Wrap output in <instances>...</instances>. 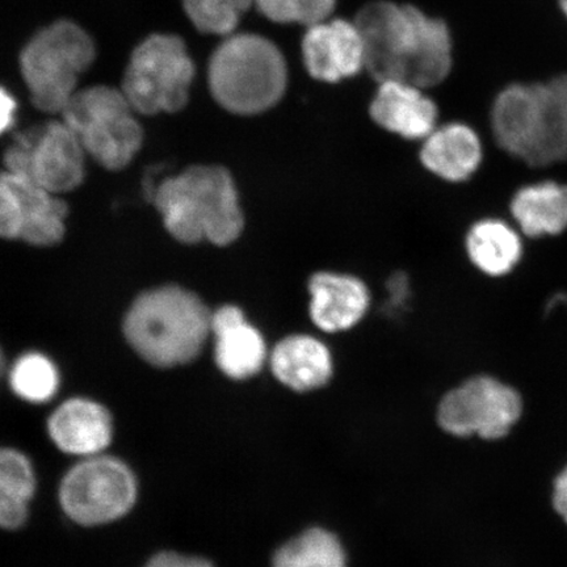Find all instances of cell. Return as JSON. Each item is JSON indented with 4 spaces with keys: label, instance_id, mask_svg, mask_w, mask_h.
<instances>
[{
    "label": "cell",
    "instance_id": "obj_1",
    "mask_svg": "<svg viewBox=\"0 0 567 567\" xmlns=\"http://www.w3.org/2000/svg\"><path fill=\"white\" fill-rule=\"evenodd\" d=\"M365 68L379 83L401 82L434 87L450 75L452 40L443 20L413 6L372 2L358 13Z\"/></svg>",
    "mask_w": 567,
    "mask_h": 567
},
{
    "label": "cell",
    "instance_id": "obj_2",
    "mask_svg": "<svg viewBox=\"0 0 567 567\" xmlns=\"http://www.w3.org/2000/svg\"><path fill=\"white\" fill-rule=\"evenodd\" d=\"M154 202L168 233L183 244L226 246L244 229L236 184L223 167L195 166L168 177Z\"/></svg>",
    "mask_w": 567,
    "mask_h": 567
},
{
    "label": "cell",
    "instance_id": "obj_3",
    "mask_svg": "<svg viewBox=\"0 0 567 567\" xmlns=\"http://www.w3.org/2000/svg\"><path fill=\"white\" fill-rule=\"evenodd\" d=\"M212 313L198 297L163 287L138 297L125 318V336L142 358L157 367L187 364L212 334Z\"/></svg>",
    "mask_w": 567,
    "mask_h": 567
},
{
    "label": "cell",
    "instance_id": "obj_4",
    "mask_svg": "<svg viewBox=\"0 0 567 567\" xmlns=\"http://www.w3.org/2000/svg\"><path fill=\"white\" fill-rule=\"evenodd\" d=\"M208 81L213 97L225 110L257 115L280 102L287 89V63L264 35L233 33L213 53Z\"/></svg>",
    "mask_w": 567,
    "mask_h": 567
},
{
    "label": "cell",
    "instance_id": "obj_5",
    "mask_svg": "<svg viewBox=\"0 0 567 567\" xmlns=\"http://www.w3.org/2000/svg\"><path fill=\"white\" fill-rule=\"evenodd\" d=\"M492 124L499 146L532 167L567 159V123L549 82L503 90L493 106Z\"/></svg>",
    "mask_w": 567,
    "mask_h": 567
},
{
    "label": "cell",
    "instance_id": "obj_6",
    "mask_svg": "<svg viewBox=\"0 0 567 567\" xmlns=\"http://www.w3.org/2000/svg\"><path fill=\"white\" fill-rule=\"evenodd\" d=\"M95 55L94 41L71 21H56L35 34L20 54L21 74L33 104L48 113H61Z\"/></svg>",
    "mask_w": 567,
    "mask_h": 567
},
{
    "label": "cell",
    "instance_id": "obj_7",
    "mask_svg": "<svg viewBox=\"0 0 567 567\" xmlns=\"http://www.w3.org/2000/svg\"><path fill=\"white\" fill-rule=\"evenodd\" d=\"M134 113L122 90L96 86L76 91L61 115L84 152L117 172L130 165L144 140Z\"/></svg>",
    "mask_w": 567,
    "mask_h": 567
},
{
    "label": "cell",
    "instance_id": "obj_8",
    "mask_svg": "<svg viewBox=\"0 0 567 567\" xmlns=\"http://www.w3.org/2000/svg\"><path fill=\"white\" fill-rule=\"evenodd\" d=\"M194 78L184 41L174 34H152L133 52L122 91L141 115L175 113L187 105Z\"/></svg>",
    "mask_w": 567,
    "mask_h": 567
},
{
    "label": "cell",
    "instance_id": "obj_9",
    "mask_svg": "<svg viewBox=\"0 0 567 567\" xmlns=\"http://www.w3.org/2000/svg\"><path fill=\"white\" fill-rule=\"evenodd\" d=\"M86 152L62 122L19 134L4 155L7 172L27 177L54 195L70 193L84 179Z\"/></svg>",
    "mask_w": 567,
    "mask_h": 567
},
{
    "label": "cell",
    "instance_id": "obj_10",
    "mask_svg": "<svg viewBox=\"0 0 567 567\" xmlns=\"http://www.w3.org/2000/svg\"><path fill=\"white\" fill-rule=\"evenodd\" d=\"M136 478L113 457L91 456L63 478L60 492L65 513L82 526H99L124 516L136 502Z\"/></svg>",
    "mask_w": 567,
    "mask_h": 567
},
{
    "label": "cell",
    "instance_id": "obj_11",
    "mask_svg": "<svg viewBox=\"0 0 567 567\" xmlns=\"http://www.w3.org/2000/svg\"><path fill=\"white\" fill-rule=\"evenodd\" d=\"M522 411V399L516 390L480 375L444 396L437 421L455 436L501 439L519 421Z\"/></svg>",
    "mask_w": 567,
    "mask_h": 567
},
{
    "label": "cell",
    "instance_id": "obj_12",
    "mask_svg": "<svg viewBox=\"0 0 567 567\" xmlns=\"http://www.w3.org/2000/svg\"><path fill=\"white\" fill-rule=\"evenodd\" d=\"M68 205L27 177L0 174V237L47 247L65 234Z\"/></svg>",
    "mask_w": 567,
    "mask_h": 567
},
{
    "label": "cell",
    "instance_id": "obj_13",
    "mask_svg": "<svg viewBox=\"0 0 567 567\" xmlns=\"http://www.w3.org/2000/svg\"><path fill=\"white\" fill-rule=\"evenodd\" d=\"M305 68L315 80L336 83L365 68V48L357 23L323 20L308 27L302 40Z\"/></svg>",
    "mask_w": 567,
    "mask_h": 567
},
{
    "label": "cell",
    "instance_id": "obj_14",
    "mask_svg": "<svg viewBox=\"0 0 567 567\" xmlns=\"http://www.w3.org/2000/svg\"><path fill=\"white\" fill-rule=\"evenodd\" d=\"M219 370L234 380H245L264 367L267 347L264 337L247 322L243 310L224 307L212 316Z\"/></svg>",
    "mask_w": 567,
    "mask_h": 567
},
{
    "label": "cell",
    "instance_id": "obj_15",
    "mask_svg": "<svg viewBox=\"0 0 567 567\" xmlns=\"http://www.w3.org/2000/svg\"><path fill=\"white\" fill-rule=\"evenodd\" d=\"M371 116L384 130L401 137L424 140L436 127L437 109L413 84L381 82L371 104Z\"/></svg>",
    "mask_w": 567,
    "mask_h": 567
},
{
    "label": "cell",
    "instance_id": "obj_16",
    "mask_svg": "<svg viewBox=\"0 0 567 567\" xmlns=\"http://www.w3.org/2000/svg\"><path fill=\"white\" fill-rule=\"evenodd\" d=\"M49 435L70 455H101L112 439V421L103 406L89 400H70L54 411L48 423Z\"/></svg>",
    "mask_w": 567,
    "mask_h": 567
},
{
    "label": "cell",
    "instance_id": "obj_17",
    "mask_svg": "<svg viewBox=\"0 0 567 567\" xmlns=\"http://www.w3.org/2000/svg\"><path fill=\"white\" fill-rule=\"evenodd\" d=\"M310 317L319 329L338 332L351 329L370 307V292L353 276L317 274L309 281Z\"/></svg>",
    "mask_w": 567,
    "mask_h": 567
},
{
    "label": "cell",
    "instance_id": "obj_18",
    "mask_svg": "<svg viewBox=\"0 0 567 567\" xmlns=\"http://www.w3.org/2000/svg\"><path fill=\"white\" fill-rule=\"evenodd\" d=\"M421 158L431 173L445 181L463 182L477 172L481 141L470 126L446 124L424 138Z\"/></svg>",
    "mask_w": 567,
    "mask_h": 567
},
{
    "label": "cell",
    "instance_id": "obj_19",
    "mask_svg": "<svg viewBox=\"0 0 567 567\" xmlns=\"http://www.w3.org/2000/svg\"><path fill=\"white\" fill-rule=\"evenodd\" d=\"M271 368L284 385L297 392H307L330 380L332 361L328 347L316 338L292 336L275 347Z\"/></svg>",
    "mask_w": 567,
    "mask_h": 567
},
{
    "label": "cell",
    "instance_id": "obj_20",
    "mask_svg": "<svg viewBox=\"0 0 567 567\" xmlns=\"http://www.w3.org/2000/svg\"><path fill=\"white\" fill-rule=\"evenodd\" d=\"M512 213L527 236H557L567 229V186L544 182L523 187L513 198Z\"/></svg>",
    "mask_w": 567,
    "mask_h": 567
},
{
    "label": "cell",
    "instance_id": "obj_21",
    "mask_svg": "<svg viewBox=\"0 0 567 567\" xmlns=\"http://www.w3.org/2000/svg\"><path fill=\"white\" fill-rule=\"evenodd\" d=\"M466 250L482 272L502 276L517 265L522 243L517 233L498 219H485L473 226L466 238Z\"/></svg>",
    "mask_w": 567,
    "mask_h": 567
},
{
    "label": "cell",
    "instance_id": "obj_22",
    "mask_svg": "<svg viewBox=\"0 0 567 567\" xmlns=\"http://www.w3.org/2000/svg\"><path fill=\"white\" fill-rule=\"evenodd\" d=\"M274 567H346V556L334 535L315 528L276 551Z\"/></svg>",
    "mask_w": 567,
    "mask_h": 567
},
{
    "label": "cell",
    "instance_id": "obj_23",
    "mask_svg": "<svg viewBox=\"0 0 567 567\" xmlns=\"http://www.w3.org/2000/svg\"><path fill=\"white\" fill-rule=\"evenodd\" d=\"M10 384L20 399L42 403L53 399L60 386V374L44 354L27 353L13 364Z\"/></svg>",
    "mask_w": 567,
    "mask_h": 567
},
{
    "label": "cell",
    "instance_id": "obj_24",
    "mask_svg": "<svg viewBox=\"0 0 567 567\" xmlns=\"http://www.w3.org/2000/svg\"><path fill=\"white\" fill-rule=\"evenodd\" d=\"M184 10L198 31L229 35L254 0H183Z\"/></svg>",
    "mask_w": 567,
    "mask_h": 567
},
{
    "label": "cell",
    "instance_id": "obj_25",
    "mask_svg": "<svg viewBox=\"0 0 567 567\" xmlns=\"http://www.w3.org/2000/svg\"><path fill=\"white\" fill-rule=\"evenodd\" d=\"M254 6L274 23L310 27L328 20L337 0H254Z\"/></svg>",
    "mask_w": 567,
    "mask_h": 567
},
{
    "label": "cell",
    "instance_id": "obj_26",
    "mask_svg": "<svg viewBox=\"0 0 567 567\" xmlns=\"http://www.w3.org/2000/svg\"><path fill=\"white\" fill-rule=\"evenodd\" d=\"M35 480L30 460L23 453L0 449V493L30 501Z\"/></svg>",
    "mask_w": 567,
    "mask_h": 567
},
{
    "label": "cell",
    "instance_id": "obj_27",
    "mask_svg": "<svg viewBox=\"0 0 567 567\" xmlns=\"http://www.w3.org/2000/svg\"><path fill=\"white\" fill-rule=\"evenodd\" d=\"M28 502L17 495L0 493V527L17 529L23 526L28 517Z\"/></svg>",
    "mask_w": 567,
    "mask_h": 567
},
{
    "label": "cell",
    "instance_id": "obj_28",
    "mask_svg": "<svg viewBox=\"0 0 567 567\" xmlns=\"http://www.w3.org/2000/svg\"><path fill=\"white\" fill-rule=\"evenodd\" d=\"M145 567H213L202 558L177 555V553H161Z\"/></svg>",
    "mask_w": 567,
    "mask_h": 567
},
{
    "label": "cell",
    "instance_id": "obj_29",
    "mask_svg": "<svg viewBox=\"0 0 567 567\" xmlns=\"http://www.w3.org/2000/svg\"><path fill=\"white\" fill-rule=\"evenodd\" d=\"M16 111V99L3 87H0V134L4 133L13 124Z\"/></svg>",
    "mask_w": 567,
    "mask_h": 567
},
{
    "label": "cell",
    "instance_id": "obj_30",
    "mask_svg": "<svg viewBox=\"0 0 567 567\" xmlns=\"http://www.w3.org/2000/svg\"><path fill=\"white\" fill-rule=\"evenodd\" d=\"M390 300L392 307H402L409 295V281L405 275L396 274L389 281Z\"/></svg>",
    "mask_w": 567,
    "mask_h": 567
},
{
    "label": "cell",
    "instance_id": "obj_31",
    "mask_svg": "<svg viewBox=\"0 0 567 567\" xmlns=\"http://www.w3.org/2000/svg\"><path fill=\"white\" fill-rule=\"evenodd\" d=\"M553 506L567 523V466L559 473L555 482V492H553Z\"/></svg>",
    "mask_w": 567,
    "mask_h": 567
},
{
    "label": "cell",
    "instance_id": "obj_32",
    "mask_svg": "<svg viewBox=\"0 0 567 567\" xmlns=\"http://www.w3.org/2000/svg\"><path fill=\"white\" fill-rule=\"evenodd\" d=\"M549 84L557 96L559 105H561L567 122V75L557 76Z\"/></svg>",
    "mask_w": 567,
    "mask_h": 567
},
{
    "label": "cell",
    "instance_id": "obj_33",
    "mask_svg": "<svg viewBox=\"0 0 567 567\" xmlns=\"http://www.w3.org/2000/svg\"><path fill=\"white\" fill-rule=\"evenodd\" d=\"M6 368V361H4V354L2 349H0V379H2V375L4 373Z\"/></svg>",
    "mask_w": 567,
    "mask_h": 567
},
{
    "label": "cell",
    "instance_id": "obj_34",
    "mask_svg": "<svg viewBox=\"0 0 567 567\" xmlns=\"http://www.w3.org/2000/svg\"><path fill=\"white\" fill-rule=\"evenodd\" d=\"M558 2H559V7H561V10L567 18V0H558Z\"/></svg>",
    "mask_w": 567,
    "mask_h": 567
}]
</instances>
